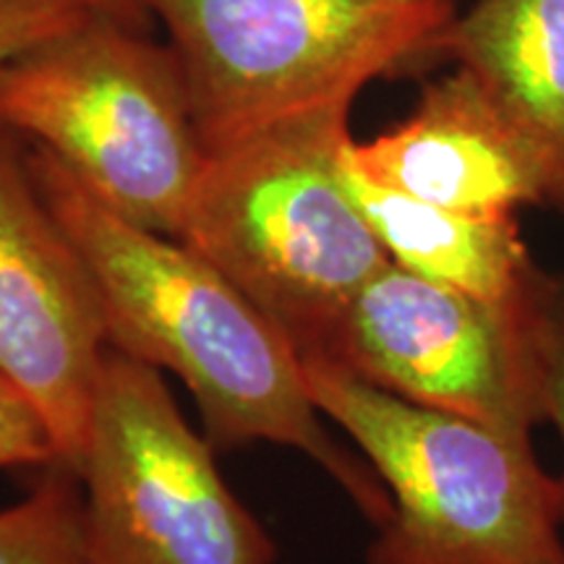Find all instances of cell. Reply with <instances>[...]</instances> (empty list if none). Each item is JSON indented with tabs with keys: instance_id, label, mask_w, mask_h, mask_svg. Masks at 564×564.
<instances>
[{
	"instance_id": "cell-16",
	"label": "cell",
	"mask_w": 564,
	"mask_h": 564,
	"mask_svg": "<svg viewBox=\"0 0 564 564\" xmlns=\"http://www.w3.org/2000/svg\"><path fill=\"white\" fill-rule=\"evenodd\" d=\"M100 17H108L112 21H121L133 30L150 32L152 13L147 9V0H87Z\"/></svg>"
},
{
	"instance_id": "cell-9",
	"label": "cell",
	"mask_w": 564,
	"mask_h": 564,
	"mask_svg": "<svg viewBox=\"0 0 564 564\" xmlns=\"http://www.w3.org/2000/svg\"><path fill=\"white\" fill-rule=\"evenodd\" d=\"M345 158L379 186L463 215L502 217L552 202L535 152L460 66L429 82L405 121L371 141L350 139Z\"/></svg>"
},
{
	"instance_id": "cell-8",
	"label": "cell",
	"mask_w": 564,
	"mask_h": 564,
	"mask_svg": "<svg viewBox=\"0 0 564 564\" xmlns=\"http://www.w3.org/2000/svg\"><path fill=\"white\" fill-rule=\"evenodd\" d=\"M110 348L89 267L0 126V382L40 415L70 470Z\"/></svg>"
},
{
	"instance_id": "cell-3",
	"label": "cell",
	"mask_w": 564,
	"mask_h": 564,
	"mask_svg": "<svg viewBox=\"0 0 564 564\" xmlns=\"http://www.w3.org/2000/svg\"><path fill=\"white\" fill-rule=\"evenodd\" d=\"M301 361L316 411L390 494L369 564H564L562 484L531 436L415 405L327 356Z\"/></svg>"
},
{
	"instance_id": "cell-4",
	"label": "cell",
	"mask_w": 564,
	"mask_h": 564,
	"mask_svg": "<svg viewBox=\"0 0 564 564\" xmlns=\"http://www.w3.org/2000/svg\"><path fill=\"white\" fill-rule=\"evenodd\" d=\"M0 126L173 238L207 160L171 45L100 13L0 66Z\"/></svg>"
},
{
	"instance_id": "cell-15",
	"label": "cell",
	"mask_w": 564,
	"mask_h": 564,
	"mask_svg": "<svg viewBox=\"0 0 564 564\" xmlns=\"http://www.w3.org/2000/svg\"><path fill=\"white\" fill-rule=\"evenodd\" d=\"M58 463L53 436L24 400L0 398V468Z\"/></svg>"
},
{
	"instance_id": "cell-7",
	"label": "cell",
	"mask_w": 564,
	"mask_h": 564,
	"mask_svg": "<svg viewBox=\"0 0 564 564\" xmlns=\"http://www.w3.org/2000/svg\"><path fill=\"white\" fill-rule=\"evenodd\" d=\"M539 278L518 299L486 301L390 262L350 301L322 356L415 405L531 436L544 423Z\"/></svg>"
},
{
	"instance_id": "cell-6",
	"label": "cell",
	"mask_w": 564,
	"mask_h": 564,
	"mask_svg": "<svg viewBox=\"0 0 564 564\" xmlns=\"http://www.w3.org/2000/svg\"><path fill=\"white\" fill-rule=\"evenodd\" d=\"M76 474L91 564H274L278 549L217 470L154 366L110 348Z\"/></svg>"
},
{
	"instance_id": "cell-14",
	"label": "cell",
	"mask_w": 564,
	"mask_h": 564,
	"mask_svg": "<svg viewBox=\"0 0 564 564\" xmlns=\"http://www.w3.org/2000/svg\"><path fill=\"white\" fill-rule=\"evenodd\" d=\"M91 13L87 0H0V66L70 32Z\"/></svg>"
},
{
	"instance_id": "cell-12",
	"label": "cell",
	"mask_w": 564,
	"mask_h": 564,
	"mask_svg": "<svg viewBox=\"0 0 564 564\" xmlns=\"http://www.w3.org/2000/svg\"><path fill=\"white\" fill-rule=\"evenodd\" d=\"M0 564H91L84 491L51 476L0 510Z\"/></svg>"
},
{
	"instance_id": "cell-17",
	"label": "cell",
	"mask_w": 564,
	"mask_h": 564,
	"mask_svg": "<svg viewBox=\"0 0 564 564\" xmlns=\"http://www.w3.org/2000/svg\"><path fill=\"white\" fill-rule=\"evenodd\" d=\"M0 398H19V394L17 392H13L11 390V387L9 384H6V382H0ZM21 400V398H19Z\"/></svg>"
},
{
	"instance_id": "cell-5",
	"label": "cell",
	"mask_w": 564,
	"mask_h": 564,
	"mask_svg": "<svg viewBox=\"0 0 564 564\" xmlns=\"http://www.w3.org/2000/svg\"><path fill=\"white\" fill-rule=\"evenodd\" d=\"M178 61L204 150L280 118L356 102L440 58L455 0H147Z\"/></svg>"
},
{
	"instance_id": "cell-10",
	"label": "cell",
	"mask_w": 564,
	"mask_h": 564,
	"mask_svg": "<svg viewBox=\"0 0 564 564\" xmlns=\"http://www.w3.org/2000/svg\"><path fill=\"white\" fill-rule=\"evenodd\" d=\"M442 58L489 91L544 167L549 209L564 215V0H476L444 32Z\"/></svg>"
},
{
	"instance_id": "cell-2",
	"label": "cell",
	"mask_w": 564,
	"mask_h": 564,
	"mask_svg": "<svg viewBox=\"0 0 564 564\" xmlns=\"http://www.w3.org/2000/svg\"><path fill=\"white\" fill-rule=\"evenodd\" d=\"M352 102L280 118L207 152L178 241L215 264L301 358L322 356L392 262L343 175Z\"/></svg>"
},
{
	"instance_id": "cell-13",
	"label": "cell",
	"mask_w": 564,
	"mask_h": 564,
	"mask_svg": "<svg viewBox=\"0 0 564 564\" xmlns=\"http://www.w3.org/2000/svg\"><path fill=\"white\" fill-rule=\"evenodd\" d=\"M533 340L544 423H552L564 447V278L541 272L533 293ZM560 484L564 512V476Z\"/></svg>"
},
{
	"instance_id": "cell-11",
	"label": "cell",
	"mask_w": 564,
	"mask_h": 564,
	"mask_svg": "<svg viewBox=\"0 0 564 564\" xmlns=\"http://www.w3.org/2000/svg\"><path fill=\"white\" fill-rule=\"evenodd\" d=\"M343 175L394 264L486 301L518 299L541 274L514 215H463L413 199L369 181L345 154Z\"/></svg>"
},
{
	"instance_id": "cell-1",
	"label": "cell",
	"mask_w": 564,
	"mask_h": 564,
	"mask_svg": "<svg viewBox=\"0 0 564 564\" xmlns=\"http://www.w3.org/2000/svg\"><path fill=\"white\" fill-rule=\"evenodd\" d=\"M26 162L89 267L112 348L181 377L217 444L299 449L382 525L390 514L382 478L322 426L288 337L192 246L126 220L51 152L34 147Z\"/></svg>"
}]
</instances>
